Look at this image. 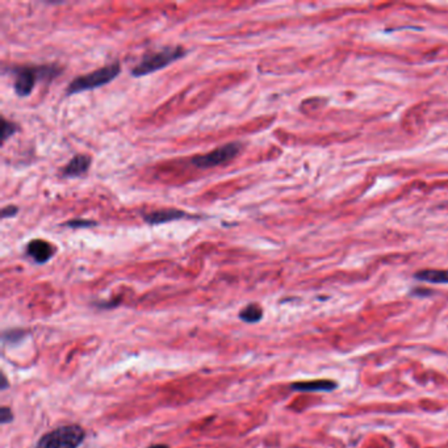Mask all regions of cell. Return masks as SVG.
I'll return each instance as SVG.
<instances>
[{
    "label": "cell",
    "instance_id": "obj_1",
    "mask_svg": "<svg viewBox=\"0 0 448 448\" xmlns=\"http://www.w3.org/2000/svg\"><path fill=\"white\" fill-rule=\"evenodd\" d=\"M14 88L19 96H28L35 90L39 80H52L59 74L55 66H21L12 68Z\"/></svg>",
    "mask_w": 448,
    "mask_h": 448
},
{
    "label": "cell",
    "instance_id": "obj_2",
    "mask_svg": "<svg viewBox=\"0 0 448 448\" xmlns=\"http://www.w3.org/2000/svg\"><path fill=\"white\" fill-rule=\"evenodd\" d=\"M187 50L182 46H170L159 50L157 53L146 54L145 57L140 61L138 65L132 70L133 77H145L153 74L158 70H162L172 62L183 58Z\"/></svg>",
    "mask_w": 448,
    "mask_h": 448
},
{
    "label": "cell",
    "instance_id": "obj_3",
    "mask_svg": "<svg viewBox=\"0 0 448 448\" xmlns=\"http://www.w3.org/2000/svg\"><path fill=\"white\" fill-rule=\"evenodd\" d=\"M120 71H121V66L119 62H113L108 66L97 68L87 75L78 77L68 84L67 95H77V93L99 88L115 80L119 75Z\"/></svg>",
    "mask_w": 448,
    "mask_h": 448
},
{
    "label": "cell",
    "instance_id": "obj_4",
    "mask_svg": "<svg viewBox=\"0 0 448 448\" xmlns=\"http://www.w3.org/2000/svg\"><path fill=\"white\" fill-rule=\"evenodd\" d=\"M86 433L80 424L61 426L44 435L36 448H78L84 440Z\"/></svg>",
    "mask_w": 448,
    "mask_h": 448
},
{
    "label": "cell",
    "instance_id": "obj_5",
    "mask_svg": "<svg viewBox=\"0 0 448 448\" xmlns=\"http://www.w3.org/2000/svg\"><path fill=\"white\" fill-rule=\"evenodd\" d=\"M242 150V144L241 142H232L227 145L217 147L208 154L198 156L192 159V165L196 166L198 169H212L220 165H224L226 162L236 158L238 154Z\"/></svg>",
    "mask_w": 448,
    "mask_h": 448
},
{
    "label": "cell",
    "instance_id": "obj_6",
    "mask_svg": "<svg viewBox=\"0 0 448 448\" xmlns=\"http://www.w3.org/2000/svg\"><path fill=\"white\" fill-rule=\"evenodd\" d=\"M339 384L334 380H328V379H322V380H312V382H293L290 384V389L296 391V392H333L335 389H338Z\"/></svg>",
    "mask_w": 448,
    "mask_h": 448
},
{
    "label": "cell",
    "instance_id": "obj_7",
    "mask_svg": "<svg viewBox=\"0 0 448 448\" xmlns=\"http://www.w3.org/2000/svg\"><path fill=\"white\" fill-rule=\"evenodd\" d=\"M27 254L36 263H46L53 256V246L44 239H33L28 243Z\"/></svg>",
    "mask_w": 448,
    "mask_h": 448
},
{
    "label": "cell",
    "instance_id": "obj_8",
    "mask_svg": "<svg viewBox=\"0 0 448 448\" xmlns=\"http://www.w3.org/2000/svg\"><path fill=\"white\" fill-rule=\"evenodd\" d=\"M91 162H93V159L90 156L78 154L64 167L62 175L65 178H80V176L88 171V169L91 166Z\"/></svg>",
    "mask_w": 448,
    "mask_h": 448
},
{
    "label": "cell",
    "instance_id": "obj_9",
    "mask_svg": "<svg viewBox=\"0 0 448 448\" xmlns=\"http://www.w3.org/2000/svg\"><path fill=\"white\" fill-rule=\"evenodd\" d=\"M188 217V214L183 211H178V209H169V211H158L153 212L146 214L145 221L149 225H160L166 224V223H171L175 220H180Z\"/></svg>",
    "mask_w": 448,
    "mask_h": 448
},
{
    "label": "cell",
    "instance_id": "obj_10",
    "mask_svg": "<svg viewBox=\"0 0 448 448\" xmlns=\"http://www.w3.org/2000/svg\"><path fill=\"white\" fill-rule=\"evenodd\" d=\"M414 279L433 284H448V270H422L414 274Z\"/></svg>",
    "mask_w": 448,
    "mask_h": 448
},
{
    "label": "cell",
    "instance_id": "obj_11",
    "mask_svg": "<svg viewBox=\"0 0 448 448\" xmlns=\"http://www.w3.org/2000/svg\"><path fill=\"white\" fill-rule=\"evenodd\" d=\"M262 317H263V309L258 304H250V305H248L239 313V318L243 322H248V324L259 322L262 319Z\"/></svg>",
    "mask_w": 448,
    "mask_h": 448
},
{
    "label": "cell",
    "instance_id": "obj_12",
    "mask_svg": "<svg viewBox=\"0 0 448 448\" xmlns=\"http://www.w3.org/2000/svg\"><path fill=\"white\" fill-rule=\"evenodd\" d=\"M19 131V127L7 120H3V133H1V141H7L10 137H12L15 133Z\"/></svg>",
    "mask_w": 448,
    "mask_h": 448
},
{
    "label": "cell",
    "instance_id": "obj_13",
    "mask_svg": "<svg viewBox=\"0 0 448 448\" xmlns=\"http://www.w3.org/2000/svg\"><path fill=\"white\" fill-rule=\"evenodd\" d=\"M12 420H14V414H12L11 409L3 407L1 410H0V423L1 424H7V423H10Z\"/></svg>",
    "mask_w": 448,
    "mask_h": 448
},
{
    "label": "cell",
    "instance_id": "obj_14",
    "mask_svg": "<svg viewBox=\"0 0 448 448\" xmlns=\"http://www.w3.org/2000/svg\"><path fill=\"white\" fill-rule=\"evenodd\" d=\"M96 225V223L93 221H87V220H73V221H68L66 223L67 227H90V226H93Z\"/></svg>",
    "mask_w": 448,
    "mask_h": 448
},
{
    "label": "cell",
    "instance_id": "obj_15",
    "mask_svg": "<svg viewBox=\"0 0 448 448\" xmlns=\"http://www.w3.org/2000/svg\"><path fill=\"white\" fill-rule=\"evenodd\" d=\"M19 212V208L15 207V205H10V207H6L1 209V218H8V217H14Z\"/></svg>",
    "mask_w": 448,
    "mask_h": 448
},
{
    "label": "cell",
    "instance_id": "obj_16",
    "mask_svg": "<svg viewBox=\"0 0 448 448\" xmlns=\"http://www.w3.org/2000/svg\"><path fill=\"white\" fill-rule=\"evenodd\" d=\"M411 295L417 296V297H427V296H433L434 290H429V288H414L411 290Z\"/></svg>",
    "mask_w": 448,
    "mask_h": 448
},
{
    "label": "cell",
    "instance_id": "obj_17",
    "mask_svg": "<svg viewBox=\"0 0 448 448\" xmlns=\"http://www.w3.org/2000/svg\"><path fill=\"white\" fill-rule=\"evenodd\" d=\"M149 448H170L169 446H166V445H154V446H151V447Z\"/></svg>",
    "mask_w": 448,
    "mask_h": 448
}]
</instances>
